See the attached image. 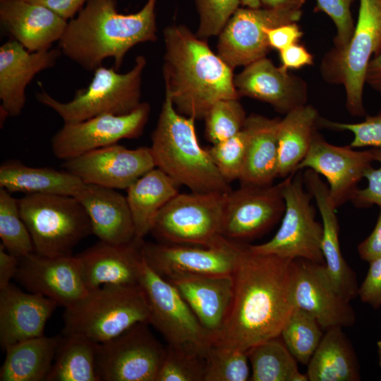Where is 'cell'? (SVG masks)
<instances>
[{
  "label": "cell",
  "instance_id": "1",
  "mask_svg": "<svg viewBox=\"0 0 381 381\" xmlns=\"http://www.w3.org/2000/svg\"><path fill=\"white\" fill-rule=\"evenodd\" d=\"M293 261L239 243L231 306L212 344L246 351L280 336L295 308Z\"/></svg>",
  "mask_w": 381,
  "mask_h": 381
},
{
  "label": "cell",
  "instance_id": "2",
  "mask_svg": "<svg viewBox=\"0 0 381 381\" xmlns=\"http://www.w3.org/2000/svg\"><path fill=\"white\" fill-rule=\"evenodd\" d=\"M162 75L165 95L181 114L204 119L219 100L238 99L233 68L183 25H171L163 32Z\"/></svg>",
  "mask_w": 381,
  "mask_h": 381
},
{
  "label": "cell",
  "instance_id": "3",
  "mask_svg": "<svg viewBox=\"0 0 381 381\" xmlns=\"http://www.w3.org/2000/svg\"><path fill=\"white\" fill-rule=\"evenodd\" d=\"M157 1L147 0L138 12L123 14L116 0H88L68 21L59 49L85 71H94L112 58L119 71L133 47L157 40Z\"/></svg>",
  "mask_w": 381,
  "mask_h": 381
},
{
  "label": "cell",
  "instance_id": "4",
  "mask_svg": "<svg viewBox=\"0 0 381 381\" xmlns=\"http://www.w3.org/2000/svg\"><path fill=\"white\" fill-rule=\"evenodd\" d=\"M195 119L179 114L165 95L150 147L155 167L192 192L227 193L232 190L199 144Z\"/></svg>",
  "mask_w": 381,
  "mask_h": 381
},
{
  "label": "cell",
  "instance_id": "5",
  "mask_svg": "<svg viewBox=\"0 0 381 381\" xmlns=\"http://www.w3.org/2000/svg\"><path fill=\"white\" fill-rule=\"evenodd\" d=\"M63 317V335L102 344L136 323L148 322L149 307L140 284H105L88 291L77 303L65 308Z\"/></svg>",
  "mask_w": 381,
  "mask_h": 381
},
{
  "label": "cell",
  "instance_id": "6",
  "mask_svg": "<svg viewBox=\"0 0 381 381\" xmlns=\"http://www.w3.org/2000/svg\"><path fill=\"white\" fill-rule=\"evenodd\" d=\"M147 61L138 55L133 67L120 73L114 67L100 66L84 89L78 90L72 100L62 102L52 97L43 88L35 95L42 104L57 113L64 123H75L104 114H127L142 103V75Z\"/></svg>",
  "mask_w": 381,
  "mask_h": 381
},
{
  "label": "cell",
  "instance_id": "7",
  "mask_svg": "<svg viewBox=\"0 0 381 381\" xmlns=\"http://www.w3.org/2000/svg\"><path fill=\"white\" fill-rule=\"evenodd\" d=\"M18 207L34 252L40 255H72L75 246L92 234L90 218L73 196L25 194L18 200Z\"/></svg>",
  "mask_w": 381,
  "mask_h": 381
},
{
  "label": "cell",
  "instance_id": "8",
  "mask_svg": "<svg viewBox=\"0 0 381 381\" xmlns=\"http://www.w3.org/2000/svg\"><path fill=\"white\" fill-rule=\"evenodd\" d=\"M381 52V0H360L354 32L341 51L332 49L323 59L321 70L328 82L344 85L346 107L354 116L365 114L363 88L367 68Z\"/></svg>",
  "mask_w": 381,
  "mask_h": 381
},
{
  "label": "cell",
  "instance_id": "9",
  "mask_svg": "<svg viewBox=\"0 0 381 381\" xmlns=\"http://www.w3.org/2000/svg\"><path fill=\"white\" fill-rule=\"evenodd\" d=\"M285 210L281 225L268 241L250 245L255 253L272 254L325 265L322 252V224L315 219L313 197L305 187L302 170L283 180Z\"/></svg>",
  "mask_w": 381,
  "mask_h": 381
},
{
  "label": "cell",
  "instance_id": "10",
  "mask_svg": "<svg viewBox=\"0 0 381 381\" xmlns=\"http://www.w3.org/2000/svg\"><path fill=\"white\" fill-rule=\"evenodd\" d=\"M138 282L149 307L148 322L162 335L167 345L205 355L212 344L210 334L177 289L155 272L144 258Z\"/></svg>",
  "mask_w": 381,
  "mask_h": 381
},
{
  "label": "cell",
  "instance_id": "11",
  "mask_svg": "<svg viewBox=\"0 0 381 381\" xmlns=\"http://www.w3.org/2000/svg\"><path fill=\"white\" fill-rule=\"evenodd\" d=\"M226 193H179L159 211L150 233L159 243L212 246L221 241Z\"/></svg>",
  "mask_w": 381,
  "mask_h": 381
},
{
  "label": "cell",
  "instance_id": "12",
  "mask_svg": "<svg viewBox=\"0 0 381 381\" xmlns=\"http://www.w3.org/2000/svg\"><path fill=\"white\" fill-rule=\"evenodd\" d=\"M147 322L133 325L99 344V381H156L166 346L155 337Z\"/></svg>",
  "mask_w": 381,
  "mask_h": 381
},
{
  "label": "cell",
  "instance_id": "13",
  "mask_svg": "<svg viewBox=\"0 0 381 381\" xmlns=\"http://www.w3.org/2000/svg\"><path fill=\"white\" fill-rule=\"evenodd\" d=\"M302 10L239 7L219 35L217 54L233 69L265 57L270 50V29L297 23Z\"/></svg>",
  "mask_w": 381,
  "mask_h": 381
},
{
  "label": "cell",
  "instance_id": "14",
  "mask_svg": "<svg viewBox=\"0 0 381 381\" xmlns=\"http://www.w3.org/2000/svg\"><path fill=\"white\" fill-rule=\"evenodd\" d=\"M282 189L283 181L267 186L241 184L226 193L222 236L246 243L268 231L284 214Z\"/></svg>",
  "mask_w": 381,
  "mask_h": 381
},
{
  "label": "cell",
  "instance_id": "15",
  "mask_svg": "<svg viewBox=\"0 0 381 381\" xmlns=\"http://www.w3.org/2000/svg\"><path fill=\"white\" fill-rule=\"evenodd\" d=\"M238 250L239 243L224 237L212 246L144 241L142 249L147 264L167 280L186 277L232 275Z\"/></svg>",
  "mask_w": 381,
  "mask_h": 381
},
{
  "label": "cell",
  "instance_id": "16",
  "mask_svg": "<svg viewBox=\"0 0 381 381\" xmlns=\"http://www.w3.org/2000/svg\"><path fill=\"white\" fill-rule=\"evenodd\" d=\"M150 111V104L142 102L127 114H104L80 122L64 123L51 140L52 151L56 158L67 160L122 139L138 138Z\"/></svg>",
  "mask_w": 381,
  "mask_h": 381
},
{
  "label": "cell",
  "instance_id": "17",
  "mask_svg": "<svg viewBox=\"0 0 381 381\" xmlns=\"http://www.w3.org/2000/svg\"><path fill=\"white\" fill-rule=\"evenodd\" d=\"M64 167L85 183L127 189L156 167L150 147L128 149L117 143L65 160Z\"/></svg>",
  "mask_w": 381,
  "mask_h": 381
},
{
  "label": "cell",
  "instance_id": "18",
  "mask_svg": "<svg viewBox=\"0 0 381 381\" xmlns=\"http://www.w3.org/2000/svg\"><path fill=\"white\" fill-rule=\"evenodd\" d=\"M375 161V148L360 151L349 145L337 146L327 142L316 129L310 149L296 171L310 169L323 176L338 208L350 200L358 183Z\"/></svg>",
  "mask_w": 381,
  "mask_h": 381
},
{
  "label": "cell",
  "instance_id": "19",
  "mask_svg": "<svg viewBox=\"0 0 381 381\" xmlns=\"http://www.w3.org/2000/svg\"><path fill=\"white\" fill-rule=\"evenodd\" d=\"M292 288L295 307L312 315L323 330L356 322L354 310L332 285L325 265L294 260Z\"/></svg>",
  "mask_w": 381,
  "mask_h": 381
},
{
  "label": "cell",
  "instance_id": "20",
  "mask_svg": "<svg viewBox=\"0 0 381 381\" xmlns=\"http://www.w3.org/2000/svg\"><path fill=\"white\" fill-rule=\"evenodd\" d=\"M14 279L29 292L68 308L88 292L76 256L47 257L32 252L19 259Z\"/></svg>",
  "mask_w": 381,
  "mask_h": 381
},
{
  "label": "cell",
  "instance_id": "21",
  "mask_svg": "<svg viewBox=\"0 0 381 381\" xmlns=\"http://www.w3.org/2000/svg\"><path fill=\"white\" fill-rule=\"evenodd\" d=\"M61 54L59 48L30 52L13 39L0 47L1 123L20 115L28 85L36 74L53 67Z\"/></svg>",
  "mask_w": 381,
  "mask_h": 381
},
{
  "label": "cell",
  "instance_id": "22",
  "mask_svg": "<svg viewBox=\"0 0 381 381\" xmlns=\"http://www.w3.org/2000/svg\"><path fill=\"white\" fill-rule=\"evenodd\" d=\"M234 85L240 97L268 103L283 114L307 101L306 82L282 66H276L266 56L246 66L234 76Z\"/></svg>",
  "mask_w": 381,
  "mask_h": 381
},
{
  "label": "cell",
  "instance_id": "23",
  "mask_svg": "<svg viewBox=\"0 0 381 381\" xmlns=\"http://www.w3.org/2000/svg\"><path fill=\"white\" fill-rule=\"evenodd\" d=\"M303 183L314 198L322 218V252L327 274L337 291L346 301L358 296L354 271L344 260L339 244L337 207L329 194V186L320 175L312 169L303 172Z\"/></svg>",
  "mask_w": 381,
  "mask_h": 381
},
{
  "label": "cell",
  "instance_id": "24",
  "mask_svg": "<svg viewBox=\"0 0 381 381\" xmlns=\"http://www.w3.org/2000/svg\"><path fill=\"white\" fill-rule=\"evenodd\" d=\"M143 239L125 244L99 241L75 255L88 291L105 284H139Z\"/></svg>",
  "mask_w": 381,
  "mask_h": 381
},
{
  "label": "cell",
  "instance_id": "25",
  "mask_svg": "<svg viewBox=\"0 0 381 381\" xmlns=\"http://www.w3.org/2000/svg\"><path fill=\"white\" fill-rule=\"evenodd\" d=\"M58 304L9 284L0 289V344L5 349L16 343L44 335L45 325Z\"/></svg>",
  "mask_w": 381,
  "mask_h": 381
},
{
  "label": "cell",
  "instance_id": "26",
  "mask_svg": "<svg viewBox=\"0 0 381 381\" xmlns=\"http://www.w3.org/2000/svg\"><path fill=\"white\" fill-rule=\"evenodd\" d=\"M0 23L11 39L30 52H39L59 41L68 21L28 0H0Z\"/></svg>",
  "mask_w": 381,
  "mask_h": 381
},
{
  "label": "cell",
  "instance_id": "27",
  "mask_svg": "<svg viewBox=\"0 0 381 381\" xmlns=\"http://www.w3.org/2000/svg\"><path fill=\"white\" fill-rule=\"evenodd\" d=\"M75 198L86 211L92 234L99 241L125 244L136 238L126 197L116 189L85 183Z\"/></svg>",
  "mask_w": 381,
  "mask_h": 381
},
{
  "label": "cell",
  "instance_id": "28",
  "mask_svg": "<svg viewBox=\"0 0 381 381\" xmlns=\"http://www.w3.org/2000/svg\"><path fill=\"white\" fill-rule=\"evenodd\" d=\"M213 337L229 313L234 289L232 275L186 277L169 280Z\"/></svg>",
  "mask_w": 381,
  "mask_h": 381
},
{
  "label": "cell",
  "instance_id": "29",
  "mask_svg": "<svg viewBox=\"0 0 381 381\" xmlns=\"http://www.w3.org/2000/svg\"><path fill=\"white\" fill-rule=\"evenodd\" d=\"M279 120L255 114L247 116L243 128L248 142L241 184L271 185L277 178Z\"/></svg>",
  "mask_w": 381,
  "mask_h": 381
},
{
  "label": "cell",
  "instance_id": "30",
  "mask_svg": "<svg viewBox=\"0 0 381 381\" xmlns=\"http://www.w3.org/2000/svg\"><path fill=\"white\" fill-rule=\"evenodd\" d=\"M85 183L68 171L52 167H32L17 159L0 166V188L10 193L58 194L75 197Z\"/></svg>",
  "mask_w": 381,
  "mask_h": 381
},
{
  "label": "cell",
  "instance_id": "31",
  "mask_svg": "<svg viewBox=\"0 0 381 381\" xmlns=\"http://www.w3.org/2000/svg\"><path fill=\"white\" fill-rule=\"evenodd\" d=\"M179 186L157 167L134 181L126 190V200L139 239L150 233L159 211L179 193Z\"/></svg>",
  "mask_w": 381,
  "mask_h": 381
},
{
  "label": "cell",
  "instance_id": "32",
  "mask_svg": "<svg viewBox=\"0 0 381 381\" xmlns=\"http://www.w3.org/2000/svg\"><path fill=\"white\" fill-rule=\"evenodd\" d=\"M61 337L44 335L24 340L5 349L1 381H46L51 371Z\"/></svg>",
  "mask_w": 381,
  "mask_h": 381
},
{
  "label": "cell",
  "instance_id": "33",
  "mask_svg": "<svg viewBox=\"0 0 381 381\" xmlns=\"http://www.w3.org/2000/svg\"><path fill=\"white\" fill-rule=\"evenodd\" d=\"M339 327L325 331L308 363L310 381H357L361 379L355 351Z\"/></svg>",
  "mask_w": 381,
  "mask_h": 381
},
{
  "label": "cell",
  "instance_id": "34",
  "mask_svg": "<svg viewBox=\"0 0 381 381\" xmlns=\"http://www.w3.org/2000/svg\"><path fill=\"white\" fill-rule=\"evenodd\" d=\"M319 118L314 107L305 104L280 119L277 131V177L286 178L296 172L310 149Z\"/></svg>",
  "mask_w": 381,
  "mask_h": 381
},
{
  "label": "cell",
  "instance_id": "35",
  "mask_svg": "<svg viewBox=\"0 0 381 381\" xmlns=\"http://www.w3.org/2000/svg\"><path fill=\"white\" fill-rule=\"evenodd\" d=\"M99 344L77 335L61 337L46 381H99Z\"/></svg>",
  "mask_w": 381,
  "mask_h": 381
},
{
  "label": "cell",
  "instance_id": "36",
  "mask_svg": "<svg viewBox=\"0 0 381 381\" xmlns=\"http://www.w3.org/2000/svg\"><path fill=\"white\" fill-rule=\"evenodd\" d=\"M246 353L251 365L252 381H307L299 372L296 360L280 336L258 344Z\"/></svg>",
  "mask_w": 381,
  "mask_h": 381
},
{
  "label": "cell",
  "instance_id": "37",
  "mask_svg": "<svg viewBox=\"0 0 381 381\" xmlns=\"http://www.w3.org/2000/svg\"><path fill=\"white\" fill-rule=\"evenodd\" d=\"M323 329L306 311L295 307L280 337L297 361L308 365L322 337Z\"/></svg>",
  "mask_w": 381,
  "mask_h": 381
},
{
  "label": "cell",
  "instance_id": "38",
  "mask_svg": "<svg viewBox=\"0 0 381 381\" xmlns=\"http://www.w3.org/2000/svg\"><path fill=\"white\" fill-rule=\"evenodd\" d=\"M0 238L10 254L19 258L35 251L27 226L23 220L18 200L5 188H0Z\"/></svg>",
  "mask_w": 381,
  "mask_h": 381
},
{
  "label": "cell",
  "instance_id": "39",
  "mask_svg": "<svg viewBox=\"0 0 381 381\" xmlns=\"http://www.w3.org/2000/svg\"><path fill=\"white\" fill-rule=\"evenodd\" d=\"M205 361L204 381H246L250 377L246 351L212 343Z\"/></svg>",
  "mask_w": 381,
  "mask_h": 381
},
{
  "label": "cell",
  "instance_id": "40",
  "mask_svg": "<svg viewBox=\"0 0 381 381\" xmlns=\"http://www.w3.org/2000/svg\"><path fill=\"white\" fill-rule=\"evenodd\" d=\"M246 118L238 99L217 101L204 118L206 139L215 144L232 137L243 129Z\"/></svg>",
  "mask_w": 381,
  "mask_h": 381
},
{
  "label": "cell",
  "instance_id": "41",
  "mask_svg": "<svg viewBox=\"0 0 381 381\" xmlns=\"http://www.w3.org/2000/svg\"><path fill=\"white\" fill-rule=\"evenodd\" d=\"M205 368V355L167 345L156 381H204Z\"/></svg>",
  "mask_w": 381,
  "mask_h": 381
},
{
  "label": "cell",
  "instance_id": "42",
  "mask_svg": "<svg viewBox=\"0 0 381 381\" xmlns=\"http://www.w3.org/2000/svg\"><path fill=\"white\" fill-rule=\"evenodd\" d=\"M248 138L243 128L222 142L212 144L206 150L223 178L229 183L239 180L246 159Z\"/></svg>",
  "mask_w": 381,
  "mask_h": 381
},
{
  "label": "cell",
  "instance_id": "43",
  "mask_svg": "<svg viewBox=\"0 0 381 381\" xmlns=\"http://www.w3.org/2000/svg\"><path fill=\"white\" fill-rule=\"evenodd\" d=\"M199 16L196 35L206 40L217 36L240 7V0H193Z\"/></svg>",
  "mask_w": 381,
  "mask_h": 381
},
{
  "label": "cell",
  "instance_id": "44",
  "mask_svg": "<svg viewBox=\"0 0 381 381\" xmlns=\"http://www.w3.org/2000/svg\"><path fill=\"white\" fill-rule=\"evenodd\" d=\"M318 125L350 131L353 138L349 145L353 148L372 147L381 149V111L376 115L368 116L358 123H343L319 118Z\"/></svg>",
  "mask_w": 381,
  "mask_h": 381
},
{
  "label": "cell",
  "instance_id": "45",
  "mask_svg": "<svg viewBox=\"0 0 381 381\" xmlns=\"http://www.w3.org/2000/svg\"><path fill=\"white\" fill-rule=\"evenodd\" d=\"M354 0H316L314 12H323L334 22L337 34L334 39V49L343 50L351 40L355 24L351 12Z\"/></svg>",
  "mask_w": 381,
  "mask_h": 381
},
{
  "label": "cell",
  "instance_id": "46",
  "mask_svg": "<svg viewBox=\"0 0 381 381\" xmlns=\"http://www.w3.org/2000/svg\"><path fill=\"white\" fill-rule=\"evenodd\" d=\"M375 161L380 163L377 169L370 167L364 174L368 184L364 188H356L350 200L357 207H367L373 205L381 207V149L375 148Z\"/></svg>",
  "mask_w": 381,
  "mask_h": 381
},
{
  "label": "cell",
  "instance_id": "47",
  "mask_svg": "<svg viewBox=\"0 0 381 381\" xmlns=\"http://www.w3.org/2000/svg\"><path fill=\"white\" fill-rule=\"evenodd\" d=\"M367 274L358 289L361 300L375 308L381 307V257L369 262Z\"/></svg>",
  "mask_w": 381,
  "mask_h": 381
},
{
  "label": "cell",
  "instance_id": "48",
  "mask_svg": "<svg viewBox=\"0 0 381 381\" xmlns=\"http://www.w3.org/2000/svg\"><path fill=\"white\" fill-rule=\"evenodd\" d=\"M303 32L297 23L280 25L267 31V40L271 49L279 52L298 43Z\"/></svg>",
  "mask_w": 381,
  "mask_h": 381
},
{
  "label": "cell",
  "instance_id": "49",
  "mask_svg": "<svg viewBox=\"0 0 381 381\" xmlns=\"http://www.w3.org/2000/svg\"><path fill=\"white\" fill-rule=\"evenodd\" d=\"M281 66L286 69H298L313 64V55L298 43L279 51Z\"/></svg>",
  "mask_w": 381,
  "mask_h": 381
},
{
  "label": "cell",
  "instance_id": "50",
  "mask_svg": "<svg viewBox=\"0 0 381 381\" xmlns=\"http://www.w3.org/2000/svg\"><path fill=\"white\" fill-rule=\"evenodd\" d=\"M50 9L66 20L73 18L88 0H28Z\"/></svg>",
  "mask_w": 381,
  "mask_h": 381
},
{
  "label": "cell",
  "instance_id": "51",
  "mask_svg": "<svg viewBox=\"0 0 381 381\" xmlns=\"http://www.w3.org/2000/svg\"><path fill=\"white\" fill-rule=\"evenodd\" d=\"M360 258L365 261L381 257V210L371 234L358 246Z\"/></svg>",
  "mask_w": 381,
  "mask_h": 381
},
{
  "label": "cell",
  "instance_id": "52",
  "mask_svg": "<svg viewBox=\"0 0 381 381\" xmlns=\"http://www.w3.org/2000/svg\"><path fill=\"white\" fill-rule=\"evenodd\" d=\"M19 259L8 253L0 243V289L11 284V279L16 274Z\"/></svg>",
  "mask_w": 381,
  "mask_h": 381
},
{
  "label": "cell",
  "instance_id": "53",
  "mask_svg": "<svg viewBox=\"0 0 381 381\" xmlns=\"http://www.w3.org/2000/svg\"><path fill=\"white\" fill-rule=\"evenodd\" d=\"M365 84L381 93V52L374 56L368 64Z\"/></svg>",
  "mask_w": 381,
  "mask_h": 381
},
{
  "label": "cell",
  "instance_id": "54",
  "mask_svg": "<svg viewBox=\"0 0 381 381\" xmlns=\"http://www.w3.org/2000/svg\"><path fill=\"white\" fill-rule=\"evenodd\" d=\"M262 7L269 8H291L301 9L306 0H260Z\"/></svg>",
  "mask_w": 381,
  "mask_h": 381
},
{
  "label": "cell",
  "instance_id": "55",
  "mask_svg": "<svg viewBox=\"0 0 381 381\" xmlns=\"http://www.w3.org/2000/svg\"><path fill=\"white\" fill-rule=\"evenodd\" d=\"M241 5L244 7L248 8H260L261 4L260 0H240Z\"/></svg>",
  "mask_w": 381,
  "mask_h": 381
},
{
  "label": "cell",
  "instance_id": "56",
  "mask_svg": "<svg viewBox=\"0 0 381 381\" xmlns=\"http://www.w3.org/2000/svg\"><path fill=\"white\" fill-rule=\"evenodd\" d=\"M377 344V352H378V356H379V365H380V367L381 368V341H379Z\"/></svg>",
  "mask_w": 381,
  "mask_h": 381
}]
</instances>
